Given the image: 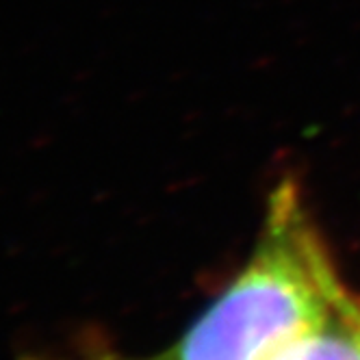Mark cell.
<instances>
[{"instance_id":"cell-2","label":"cell","mask_w":360,"mask_h":360,"mask_svg":"<svg viewBox=\"0 0 360 360\" xmlns=\"http://www.w3.org/2000/svg\"><path fill=\"white\" fill-rule=\"evenodd\" d=\"M267 360H360V300L349 293L326 319Z\"/></svg>"},{"instance_id":"cell-3","label":"cell","mask_w":360,"mask_h":360,"mask_svg":"<svg viewBox=\"0 0 360 360\" xmlns=\"http://www.w3.org/2000/svg\"><path fill=\"white\" fill-rule=\"evenodd\" d=\"M83 360H124L117 356H91V358H83Z\"/></svg>"},{"instance_id":"cell-1","label":"cell","mask_w":360,"mask_h":360,"mask_svg":"<svg viewBox=\"0 0 360 360\" xmlns=\"http://www.w3.org/2000/svg\"><path fill=\"white\" fill-rule=\"evenodd\" d=\"M347 295L297 183L280 180L248 265L183 339L148 360H267Z\"/></svg>"}]
</instances>
